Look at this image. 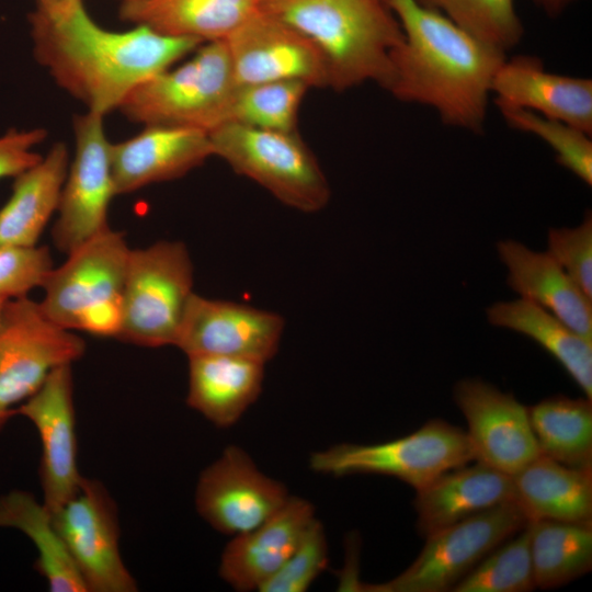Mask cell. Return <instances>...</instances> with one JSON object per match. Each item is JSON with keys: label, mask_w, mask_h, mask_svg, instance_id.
Instances as JSON below:
<instances>
[{"label": "cell", "mask_w": 592, "mask_h": 592, "mask_svg": "<svg viewBox=\"0 0 592 592\" xmlns=\"http://www.w3.org/2000/svg\"><path fill=\"white\" fill-rule=\"evenodd\" d=\"M34 56L58 86L89 112L119 109L144 81L170 68L202 42L161 34L146 25L125 32L99 26L82 0L30 14Z\"/></svg>", "instance_id": "6da1fadb"}, {"label": "cell", "mask_w": 592, "mask_h": 592, "mask_svg": "<svg viewBox=\"0 0 592 592\" xmlns=\"http://www.w3.org/2000/svg\"><path fill=\"white\" fill-rule=\"evenodd\" d=\"M403 32L386 88L403 102L432 106L446 124L480 132L492 78L505 53L415 0H385Z\"/></svg>", "instance_id": "7a4b0ae2"}, {"label": "cell", "mask_w": 592, "mask_h": 592, "mask_svg": "<svg viewBox=\"0 0 592 592\" xmlns=\"http://www.w3.org/2000/svg\"><path fill=\"white\" fill-rule=\"evenodd\" d=\"M260 8L314 42L330 88L344 91L366 81L388 87L390 56L403 32L385 0H264Z\"/></svg>", "instance_id": "3957f363"}, {"label": "cell", "mask_w": 592, "mask_h": 592, "mask_svg": "<svg viewBox=\"0 0 592 592\" xmlns=\"http://www.w3.org/2000/svg\"><path fill=\"white\" fill-rule=\"evenodd\" d=\"M130 248L111 228L69 252L43 284L39 303L58 326L99 337H116Z\"/></svg>", "instance_id": "277c9868"}, {"label": "cell", "mask_w": 592, "mask_h": 592, "mask_svg": "<svg viewBox=\"0 0 592 592\" xmlns=\"http://www.w3.org/2000/svg\"><path fill=\"white\" fill-rule=\"evenodd\" d=\"M238 87L224 39L206 42L187 61L139 84L118 110L148 125L210 132L226 123Z\"/></svg>", "instance_id": "5b68a950"}, {"label": "cell", "mask_w": 592, "mask_h": 592, "mask_svg": "<svg viewBox=\"0 0 592 592\" xmlns=\"http://www.w3.org/2000/svg\"><path fill=\"white\" fill-rule=\"evenodd\" d=\"M208 136L213 156L283 204L303 213L319 212L328 204V180L297 130H270L226 122L208 132Z\"/></svg>", "instance_id": "8992f818"}, {"label": "cell", "mask_w": 592, "mask_h": 592, "mask_svg": "<svg viewBox=\"0 0 592 592\" xmlns=\"http://www.w3.org/2000/svg\"><path fill=\"white\" fill-rule=\"evenodd\" d=\"M193 294V263L183 242L130 249L115 338L148 348L175 345Z\"/></svg>", "instance_id": "52a82bcc"}, {"label": "cell", "mask_w": 592, "mask_h": 592, "mask_svg": "<svg viewBox=\"0 0 592 592\" xmlns=\"http://www.w3.org/2000/svg\"><path fill=\"white\" fill-rule=\"evenodd\" d=\"M474 454L466 431L444 420H429L415 432L376 444L342 443L311 455L316 473L395 477L415 491L444 473L469 464Z\"/></svg>", "instance_id": "ba28073f"}, {"label": "cell", "mask_w": 592, "mask_h": 592, "mask_svg": "<svg viewBox=\"0 0 592 592\" xmlns=\"http://www.w3.org/2000/svg\"><path fill=\"white\" fill-rule=\"evenodd\" d=\"M84 351L82 338L52 321L39 303L7 299L0 312V430L53 371Z\"/></svg>", "instance_id": "9c48e42d"}, {"label": "cell", "mask_w": 592, "mask_h": 592, "mask_svg": "<svg viewBox=\"0 0 592 592\" xmlns=\"http://www.w3.org/2000/svg\"><path fill=\"white\" fill-rule=\"evenodd\" d=\"M528 520L515 501L506 502L429 536L415 560L399 576L371 592H446L468 574L488 554L519 533Z\"/></svg>", "instance_id": "30bf717a"}, {"label": "cell", "mask_w": 592, "mask_h": 592, "mask_svg": "<svg viewBox=\"0 0 592 592\" xmlns=\"http://www.w3.org/2000/svg\"><path fill=\"white\" fill-rule=\"evenodd\" d=\"M76 152L64 182L53 241L69 253L109 229L107 212L115 193L111 143L103 115L87 112L73 118Z\"/></svg>", "instance_id": "8fae6325"}, {"label": "cell", "mask_w": 592, "mask_h": 592, "mask_svg": "<svg viewBox=\"0 0 592 592\" xmlns=\"http://www.w3.org/2000/svg\"><path fill=\"white\" fill-rule=\"evenodd\" d=\"M52 514L88 591L137 590L119 551L116 504L100 481L83 477L75 494Z\"/></svg>", "instance_id": "7c38bea8"}, {"label": "cell", "mask_w": 592, "mask_h": 592, "mask_svg": "<svg viewBox=\"0 0 592 592\" xmlns=\"http://www.w3.org/2000/svg\"><path fill=\"white\" fill-rule=\"evenodd\" d=\"M238 86L300 81L329 87L326 59L305 34L260 8L225 39Z\"/></svg>", "instance_id": "4fadbf2b"}, {"label": "cell", "mask_w": 592, "mask_h": 592, "mask_svg": "<svg viewBox=\"0 0 592 592\" xmlns=\"http://www.w3.org/2000/svg\"><path fill=\"white\" fill-rule=\"evenodd\" d=\"M289 498L285 486L264 475L238 446L225 448L200 475L195 504L216 531L237 536L277 512Z\"/></svg>", "instance_id": "5bb4252c"}, {"label": "cell", "mask_w": 592, "mask_h": 592, "mask_svg": "<svg viewBox=\"0 0 592 592\" xmlns=\"http://www.w3.org/2000/svg\"><path fill=\"white\" fill-rule=\"evenodd\" d=\"M454 400L467 421L476 462L513 476L539 456L528 407L512 394L479 378H465L455 385Z\"/></svg>", "instance_id": "9a60e30c"}, {"label": "cell", "mask_w": 592, "mask_h": 592, "mask_svg": "<svg viewBox=\"0 0 592 592\" xmlns=\"http://www.w3.org/2000/svg\"><path fill=\"white\" fill-rule=\"evenodd\" d=\"M284 325L278 314L194 293L175 346L187 356L226 355L265 364L278 351Z\"/></svg>", "instance_id": "2e32d148"}, {"label": "cell", "mask_w": 592, "mask_h": 592, "mask_svg": "<svg viewBox=\"0 0 592 592\" xmlns=\"http://www.w3.org/2000/svg\"><path fill=\"white\" fill-rule=\"evenodd\" d=\"M14 414L27 418L41 440L43 503L56 512L78 490L83 477L77 462L76 413L71 364L57 367Z\"/></svg>", "instance_id": "e0dca14e"}, {"label": "cell", "mask_w": 592, "mask_h": 592, "mask_svg": "<svg viewBox=\"0 0 592 592\" xmlns=\"http://www.w3.org/2000/svg\"><path fill=\"white\" fill-rule=\"evenodd\" d=\"M210 156L213 148L205 130L145 126L134 137L111 144L115 193H130L152 183L179 179Z\"/></svg>", "instance_id": "ac0fdd59"}, {"label": "cell", "mask_w": 592, "mask_h": 592, "mask_svg": "<svg viewBox=\"0 0 592 592\" xmlns=\"http://www.w3.org/2000/svg\"><path fill=\"white\" fill-rule=\"evenodd\" d=\"M490 92L501 109H524L592 133V81L551 73L534 56L504 59Z\"/></svg>", "instance_id": "d6986e66"}, {"label": "cell", "mask_w": 592, "mask_h": 592, "mask_svg": "<svg viewBox=\"0 0 592 592\" xmlns=\"http://www.w3.org/2000/svg\"><path fill=\"white\" fill-rule=\"evenodd\" d=\"M315 519L309 501L289 496L266 521L227 544L219 563L221 579L237 591L259 590L294 551Z\"/></svg>", "instance_id": "ffe728a7"}, {"label": "cell", "mask_w": 592, "mask_h": 592, "mask_svg": "<svg viewBox=\"0 0 592 592\" xmlns=\"http://www.w3.org/2000/svg\"><path fill=\"white\" fill-rule=\"evenodd\" d=\"M508 270L506 283L521 297L555 315L578 334L592 340V298L546 251L506 239L497 243Z\"/></svg>", "instance_id": "44dd1931"}, {"label": "cell", "mask_w": 592, "mask_h": 592, "mask_svg": "<svg viewBox=\"0 0 592 592\" xmlns=\"http://www.w3.org/2000/svg\"><path fill=\"white\" fill-rule=\"evenodd\" d=\"M514 501L512 476L476 462L451 469L417 491V528L426 537L459 521Z\"/></svg>", "instance_id": "7402d4cb"}, {"label": "cell", "mask_w": 592, "mask_h": 592, "mask_svg": "<svg viewBox=\"0 0 592 592\" xmlns=\"http://www.w3.org/2000/svg\"><path fill=\"white\" fill-rule=\"evenodd\" d=\"M187 357L186 402L216 426L235 424L262 391L261 362L226 355Z\"/></svg>", "instance_id": "603a6c76"}, {"label": "cell", "mask_w": 592, "mask_h": 592, "mask_svg": "<svg viewBox=\"0 0 592 592\" xmlns=\"http://www.w3.org/2000/svg\"><path fill=\"white\" fill-rule=\"evenodd\" d=\"M512 480L514 501L528 521L592 523V469L539 455Z\"/></svg>", "instance_id": "cb8c5ba5"}, {"label": "cell", "mask_w": 592, "mask_h": 592, "mask_svg": "<svg viewBox=\"0 0 592 592\" xmlns=\"http://www.w3.org/2000/svg\"><path fill=\"white\" fill-rule=\"evenodd\" d=\"M68 168V149L57 143L36 164L14 178L12 194L0 209V244H37L57 212Z\"/></svg>", "instance_id": "d4e9b609"}, {"label": "cell", "mask_w": 592, "mask_h": 592, "mask_svg": "<svg viewBox=\"0 0 592 592\" xmlns=\"http://www.w3.org/2000/svg\"><path fill=\"white\" fill-rule=\"evenodd\" d=\"M259 0H129L122 20L161 34L203 42L225 39L258 9Z\"/></svg>", "instance_id": "484cf974"}, {"label": "cell", "mask_w": 592, "mask_h": 592, "mask_svg": "<svg viewBox=\"0 0 592 592\" xmlns=\"http://www.w3.org/2000/svg\"><path fill=\"white\" fill-rule=\"evenodd\" d=\"M490 325L521 333L548 352L592 399V340L535 303L519 298L487 308Z\"/></svg>", "instance_id": "4316f807"}, {"label": "cell", "mask_w": 592, "mask_h": 592, "mask_svg": "<svg viewBox=\"0 0 592 592\" xmlns=\"http://www.w3.org/2000/svg\"><path fill=\"white\" fill-rule=\"evenodd\" d=\"M0 527L23 532L37 550L35 568L53 592H88L52 512L26 491L14 490L0 497Z\"/></svg>", "instance_id": "83f0119b"}, {"label": "cell", "mask_w": 592, "mask_h": 592, "mask_svg": "<svg viewBox=\"0 0 592 592\" xmlns=\"http://www.w3.org/2000/svg\"><path fill=\"white\" fill-rule=\"evenodd\" d=\"M539 455L592 469V399L555 395L528 407Z\"/></svg>", "instance_id": "f1b7e54d"}, {"label": "cell", "mask_w": 592, "mask_h": 592, "mask_svg": "<svg viewBox=\"0 0 592 592\" xmlns=\"http://www.w3.org/2000/svg\"><path fill=\"white\" fill-rule=\"evenodd\" d=\"M536 588L555 589L592 568V523L528 521Z\"/></svg>", "instance_id": "f546056e"}, {"label": "cell", "mask_w": 592, "mask_h": 592, "mask_svg": "<svg viewBox=\"0 0 592 592\" xmlns=\"http://www.w3.org/2000/svg\"><path fill=\"white\" fill-rule=\"evenodd\" d=\"M308 89L300 81L238 86L227 122L262 129L296 132L299 106Z\"/></svg>", "instance_id": "4dcf8cb0"}, {"label": "cell", "mask_w": 592, "mask_h": 592, "mask_svg": "<svg viewBox=\"0 0 592 592\" xmlns=\"http://www.w3.org/2000/svg\"><path fill=\"white\" fill-rule=\"evenodd\" d=\"M441 12L460 29L503 53L515 46L523 25L514 0H415Z\"/></svg>", "instance_id": "1f68e13d"}, {"label": "cell", "mask_w": 592, "mask_h": 592, "mask_svg": "<svg viewBox=\"0 0 592 592\" xmlns=\"http://www.w3.org/2000/svg\"><path fill=\"white\" fill-rule=\"evenodd\" d=\"M488 554L453 592H527L536 589L531 556V528Z\"/></svg>", "instance_id": "d6a6232c"}, {"label": "cell", "mask_w": 592, "mask_h": 592, "mask_svg": "<svg viewBox=\"0 0 592 592\" xmlns=\"http://www.w3.org/2000/svg\"><path fill=\"white\" fill-rule=\"evenodd\" d=\"M508 124L537 135L556 152V161L585 184H592V141L590 135L561 121L524 109H501Z\"/></svg>", "instance_id": "836d02e7"}, {"label": "cell", "mask_w": 592, "mask_h": 592, "mask_svg": "<svg viewBox=\"0 0 592 592\" xmlns=\"http://www.w3.org/2000/svg\"><path fill=\"white\" fill-rule=\"evenodd\" d=\"M327 565V537L322 524L315 519L294 551L258 591L305 592Z\"/></svg>", "instance_id": "e575fe53"}, {"label": "cell", "mask_w": 592, "mask_h": 592, "mask_svg": "<svg viewBox=\"0 0 592 592\" xmlns=\"http://www.w3.org/2000/svg\"><path fill=\"white\" fill-rule=\"evenodd\" d=\"M53 269V258L45 246L0 244V296H27L43 286Z\"/></svg>", "instance_id": "d590c367"}, {"label": "cell", "mask_w": 592, "mask_h": 592, "mask_svg": "<svg viewBox=\"0 0 592 592\" xmlns=\"http://www.w3.org/2000/svg\"><path fill=\"white\" fill-rule=\"evenodd\" d=\"M553 259L592 298V215L573 228H550L548 250Z\"/></svg>", "instance_id": "8d00e7d4"}, {"label": "cell", "mask_w": 592, "mask_h": 592, "mask_svg": "<svg viewBox=\"0 0 592 592\" xmlns=\"http://www.w3.org/2000/svg\"><path fill=\"white\" fill-rule=\"evenodd\" d=\"M46 138V130L34 128L27 130L10 129L0 137V179L18 177L36 164L42 156L33 149Z\"/></svg>", "instance_id": "74e56055"}, {"label": "cell", "mask_w": 592, "mask_h": 592, "mask_svg": "<svg viewBox=\"0 0 592 592\" xmlns=\"http://www.w3.org/2000/svg\"><path fill=\"white\" fill-rule=\"evenodd\" d=\"M547 14L554 16L559 14L573 0H533Z\"/></svg>", "instance_id": "f35d334b"}, {"label": "cell", "mask_w": 592, "mask_h": 592, "mask_svg": "<svg viewBox=\"0 0 592 592\" xmlns=\"http://www.w3.org/2000/svg\"><path fill=\"white\" fill-rule=\"evenodd\" d=\"M78 0H36L37 9L53 11L65 8Z\"/></svg>", "instance_id": "ab89813d"}, {"label": "cell", "mask_w": 592, "mask_h": 592, "mask_svg": "<svg viewBox=\"0 0 592 592\" xmlns=\"http://www.w3.org/2000/svg\"><path fill=\"white\" fill-rule=\"evenodd\" d=\"M5 301H7V298L0 296V312Z\"/></svg>", "instance_id": "60d3db41"}, {"label": "cell", "mask_w": 592, "mask_h": 592, "mask_svg": "<svg viewBox=\"0 0 592 592\" xmlns=\"http://www.w3.org/2000/svg\"><path fill=\"white\" fill-rule=\"evenodd\" d=\"M259 1H264V0H259Z\"/></svg>", "instance_id": "b9f144b4"}, {"label": "cell", "mask_w": 592, "mask_h": 592, "mask_svg": "<svg viewBox=\"0 0 592 592\" xmlns=\"http://www.w3.org/2000/svg\"><path fill=\"white\" fill-rule=\"evenodd\" d=\"M124 1H129V0H124Z\"/></svg>", "instance_id": "7bdbcfd3"}]
</instances>
